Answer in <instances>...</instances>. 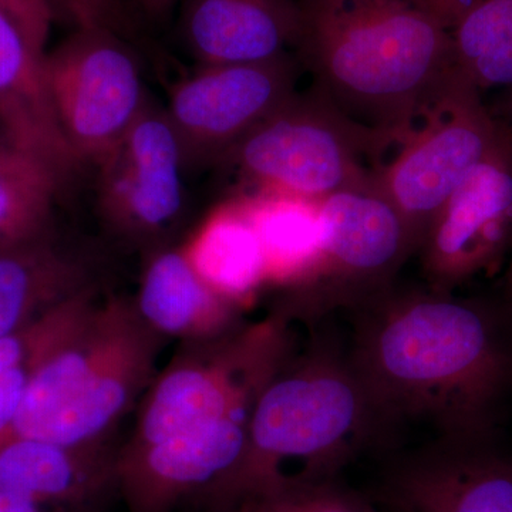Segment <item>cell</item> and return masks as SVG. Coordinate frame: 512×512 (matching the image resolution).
<instances>
[{"instance_id": "cell-3", "label": "cell", "mask_w": 512, "mask_h": 512, "mask_svg": "<svg viewBox=\"0 0 512 512\" xmlns=\"http://www.w3.org/2000/svg\"><path fill=\"white\" fill-rule=\"evenodd\" d=\"M392 433L348 349L318 336L266 383L244 456L211 495L222 510L248 512L285 488L333 480L360 451Z\"/></svg>"}, {"instance_id": "cell-23", "label": "cell", "mask_w": 512, "mask_h": 512, "mask_svg": "<svg viewBox=\"0 0 512 512\" xmlns=\"http://www.w3.org/2000/svg\"><path fill=\"white\" fill-rule=\"evenodd\" d=\"M64 181L47 165L18 154L0 165V247L50 229Z\"/></svg>"}, {"instance_id": "cell-5", "label": "cell", "mask_w": 512, "mask_h": 512, "mask_svg": "<svg viewBox=\"0 0 512 512\" xmlns=\"http://www.w3.org/2000/svg\"><path fill=\"white\" fill-rule=\"evenodd\" d=\"M396 138L349 119L320 90L293 94L218 163L239 194L279 192L323 200L372 183Z\"/></svg>"}, {"instance_id": "cell-9", "label": "cell", "mask_w": 512, "mask_h": 512, "mask_svg": "<svg viewBox=\"0 0 512 512\" xmlns=\"http://www.w3.org/2000/svg\"><path fill=\"white\" fill-rule=\"evenodd\" d=\"M50 99L64 140L80 165H99L148 103L143 74L124 36L76 29L43 56Z\"/></svg>"}, {"instance_id": "cell-19", "label": "cell", "mask_w": 512, "mask_h": 512, "mask_svg": "<svg viewBox=\"0 0 512 512\" xmlns=\"http://www.w3.org/2000/svg\"><path fill=\"white\" fill-rule=\"evenodd\" d=\"M116 461L93 447L13 437L0 443V478L39 500L77 511L116 481Z\"/></svg>"}, {"instance_id": "cell-22", "label": "cell", "mask_w": 512, "mask_h": 512, "mask_svg": "<svg viewBox=\"0 0 512 512\" xmlns=\"http://www.w3.org/2000/svg\"><path fill=\"white\" fill-rule=\"evenodd\" d=\"M451 37L458 69L481 92L512 86V0H483Z\"/></svg>"}, {"instance_id": "cell-28", "label": "cell", "mask_w": 512, "mask_h": 512, "mask_svg": "<svg viewBox=\"0 0 512 512\" xmlns=\"http://www.w3.org/2000/svg\"><path fill=\"white\" fill-rule=\"evenodd\" d=\"M0 512H79L39 500L0 478Z\"/></svg>"}, {"instance_id": "cell-7", "label": "cell", "mask_w": 512, "mask_h": 512, "mask_svg": "<svg viewBox=\"0 0 512 512\" xmlns=\"http://www.w3.org/2000/svg\"><path fill=\"white\" fill-rule=\"evenodd\" d=\"M322 244L303 284L285 292L276 312L289 320L319 322L338 309L352 312L396 284L416 254L402 215L375 184L320 200Z\"/></svg>"}, {"instance_id": "cell-16", "label": "cell", "mask_w": 512, "mask_h": 512, "mask_svg": "<svg viewBox=\"0 0 512 512\" xmlns=\"http://www.w3.org/2000/svg\"><path fill=\"white\" fill-rule=\"evenodd\" d=\"M43 53L0 10V131L63 181L82 165L64 140L47 87Z\"/></svg>"}, {"instance_id": "cell-27", "label": "cell", "mask_w": 512, "mask_h": 512, "mask_svg": "<svg viewBox=\"0 0 512 512\" xmlns=\"http://www.w3.org/2000/svg\"><path fill=\"white\" fill-rule=\"evenodd\" d=\"M57 16L76 28L107 22L116 9V0H53Z\"/></svg>"}, {"instance_id": "cell-24", "label": "cell", "mask_w": 512, "mask_h": 512, "mask_svg": "<svg viewBox=\"0 0 512 512\" xmlns=\"http://www.w3.org/2000/svg\"><path fill=\"white\" fill-rule=\"evenodd\" d=\"M45 345V329L35 325L0 339V443L6 440L28 387L30 373L40 349Z\"/></svg>"}, {"instance_id": "cell-2", "label": "cell", "mask_w": 512, "mask_h": 512, "mask_svg": "<svg viewBox=\"0 0 512 512\" xmlns=\"http://www.w3.org/2000/svg\"><path fill=\"white\" fill-rule=\"evenodd\" d=\"M293 55L356 123L402 144L457 69L453 37L421 0H298Z\"/></svg>"}, {"instance_id": "cell-32", "label": "cell", "mask_w": 512, "mask_h": 512, "mask_svg": "<svg viewBox=\"0 0 512 512\" xmlns=\"http://www.w3.org/2000/svg\"><path fill=\"white\" fill-rule=\"evenodd\" d=\"M505 291H507L508 299L512 302V252L508 259L507 271H505Z\"/></svg>"}, {"instance_id": "cell-1", "label": "cell", "mask_w": 512, "mask_h": 512, "mask_svg": "<svg viewBox=\"0 0 512 512\" xmlns=\"http://www.w3.org/2000/svg\"><path fill=\"white\" fill-rule=\"evenodd\" d=\"M350 362L387 426L490 440L512 392V316L427 288H392L352 311Z\"/></svg>"}, {"instance_id": "cell-20", "label": "cell", "mask_w": 512, "mask_h": 512, "mask_svg": "<svg viewBox=\"0 0 512 512\" xmlns=\"http://www.w3.org/2000/svg\"><path fill=\"white\" fill-rule=\"evenodd\" d=\"M261 244L265 288L292 291L308 279L318 262L322 244L320 200L247 192L234 195Z\"/></svg>"}, {"instance_id": "cell-4", "label": "cell", "mask_w": 512, "mask_h": 512, "mask_svg": "<svg viewBox=\"0 0 512 512\" xmlns=\"http://www.w3.org/2000/svg\"><path fill=\"white\" fill-rule=\"evenodd\" d=\"M156 345L157 333L134 303L94 305L79 328L33 366L6 440L96 446L146 386Z\"/></svg>"}, {"instance_id": "cell-25", "label": "cell", "mask_w": 512, "mask_h": 512, "mask_svg": "<svg viewBox=\"0 0 512 512\" xmlns=\"http://www.w3.org/2000/svg\"><path fill=\"white\" fill-rule=\"evenodd\" d=\"M248 512H382L335 481L293 485L265 498Z\"/></svg>"}, {"instance_id": "cell-10", "label": "cell", "mask_w": 512, "mask_h": 512, "mask_svg": "<svg viewBox=\"0 0 512 512\" xmlns=\"http://www.w3.org/2000/svg\"><path fill=\"white\" fill-rule=\"evenodd\" d=\"M512 252V140L503 126L497 143L447 198L419 252L427 288L454 293L494 275Z\"/></svg>"}, {"instance_id": "cell-33", "label": "cell", "mask_w": 512, "mask_h": 512, "mask_svg": "<svg viewBox=\"0 0 512 512\" xmlns=\"http://www.w3.org/2000/svg\"><path fill=\"white\" fill-rule=\"evenodd\" d=\"M510 128V127H508ZM511 140H512V128H510Z\"/></svg>"}, {"instance_id": "cell-21", "label": "cell", "mask_w": 512, "mask_h": 512, "mask_svg": "<svg viewBox=\"0 0 512 512\" xmlns=\"http://www.w3.org/2000/svg\"><path fill=\"white\" fill-rule=\"evenodd\" d=\"M184 252L202 281L237 308L265 288L261 244L235 197L212 210Z\"/></svg>"}, {"instance_id": "cell-14", "label": "cell", "mask_w": 512, "mask_h": 512, "mask_svg": "<svg viewBox=\"0 0 512 512\" xmlns=\"http://www.w3.org/2000/svg\"><path fill=\"white\" fill-rule=\"evenodd\" d=\"M249 421L205 424L116 461V481L133 512H167L195 491L214 493L245 453Z\"/></svg>"}, {"instance_id": "cell-18", "label": "cell", "mask_w": 512, "mask_h": 512, "mask_svg": "<svg viewBox=\"0 0 512 512\" xmlns=\"http://www.w3.org/2000/svg\"><path fill=\"white\" fill-rule=\"evenodd\" d=\"M156 333L194 339L220 338L232 330L237 306L202 281L183 249H158L141 276L134 303Z\"/></svg>"}, {"instance_id": "cell-30", "label": "cell", "mask_w": 512, "mask_h": 512, "mask_svg": "<svg viewBox=\"0 0 512 512\" xmlns=\"http://www.w3.org/2000/svg\"><path fill=\"white\" fill-rule=\"evenodd\" d=\"M130 3L137 12L143 13L147 18L160 20L170 15L171 10L181 2V0H123Z\"/></svg>"}, {"instance_id": "cell-8", "label": "cell", "mask_w": 512, "mask_h": 512, "mask_svg": "<svg viewBox=\"0 0 512 512\" xmlns=\"http://www.w3.org/2000/svg\"><path fill=\"white\" fill-rule=\"evenodd\" d=\"M497 123L481 90L454 70L406 140L377 171L373 184L402 215L416 254L447 198L497 143Z\"/></svg>"}, {"instance_id": "cell-15", "label": "cell", "mask_w": 512, "mask_h": 512, "mask_svg": "<svg viewBox=\"0 0 512 512\" xmlns=\"http://www.w3.org/2000/svg\"><path fill=\"white\" fill-rule=\"evenodd\" d=\"M185 49L200 66L261 62L293 53L298 0H181Z\"/></svg>"}, {"instance_id": "cell-17", "label": "cell", "mask_w": 512, "mask_h": 512, "mask_svg": "<svg viewBox=\"0 0 512 512\" xmlns=\"http://www.w3.org/2000/svg\"><path fill=\"white\" fill-rule=\"evenodd\" d=\"M92 288L89 265L60 247L50 229L0 247V339L28 329Z\"/></svg>"}, {"instance_id": "cell-12", "label": "cell", "mask_w": 512, "mask_h": 512, "mask_svg": "<svg viewBox=\"0 0 512 512\" xmlns=\"http://www.w3.org/2000/svg\"><path fill=\"white\" fill-rule=\"evenodd\" d=\"M187 154L165 109L148 103L99 168L101 212L130 241L157 242L180 220Z\"/></svg>"}, {"instance_id": "cell-26", "label": "cell", "mask_w": 512, "mask_h": 512, "mask_svg": "<svg viewBox=\"0 0 512 512\" xmlns=\"http://www.w3.org/2000/svg\"><path fill=\"white\" fill-rule=\"evenodd\" d=\"M0 10L13 19L37 52L45 55L50 29L57 18L53 0H0Z\"/></svg>"}, {"instance_id": "cell-29", "label": "cell", "mask_w": 512, "mask_h": 512, "mask_svg": "<svg viewBox=\"0 0 512 512\" xmlns=\"http://www.w3.org/2000/svg\"><path fill=\"white\" fill-rule=\"evenodd\" d=\"M430 12L443 23L448 30L460 22L468 12H471L483 0H421Z\"/></svg>"}, {"instance_id": "cell-6", "label": "cell", "mask_w": 512, "mask_h": 512, "mask_svg": "<svg viewBox=\"0 0 512 512\" xmlns=\"http://www.w3.org/2000/svg\"><path fill=\"white\" fill-rule=\"evenodd\" d=\"M289 326L291 320L275 311L180 357L148 394L131 446L160 443L205 424L251 421L262 389L295 352Z\"/></svg>"}, {"instance_id": "cell-13", "label": "cell", "mask_w": 512, "mask_h": 512, "mask_svg": "<svg viewBox=\"0 0 512 512\" xmlns=\"http://www.w3.org/2000/svg\"><path fill=\"white\" fill-rule=\"evenodd\" d=\"M380 498L389 512H512V456L437 437L389 468Z\"/></svg>"}, {"instance_id": "cell-11", "label": "cell", "mask_w": 512, "mask_h": 512, "mask_svg": "<svg viewBox=\"0 0 512 512\" xmlns=\"http://www.w3.org/2000/svg\"><path fill=\"white\" fill-rule=\"evenodd\" d=\"M301 67L285 53L261 62L205 64L175 84L165 111L188 163H218L298 92Z\"/></svg>"}, {"instance_id": "cell-31", "label": "cell", "mask_w": 512, "mask_h": 512, "mask_svg": "<svg viewBox=\"0 0 512 512\" xmlns=\"http://www.w3.org/2000/svg\"><path fill=\"white\" fill-rule=\"evenodd\" d=\"M18 150L10 144L8 138L5 137V134L0 131V165L5 164L6 161H9L10 158L18 156Z\"/></svg>"}]
</instances>
